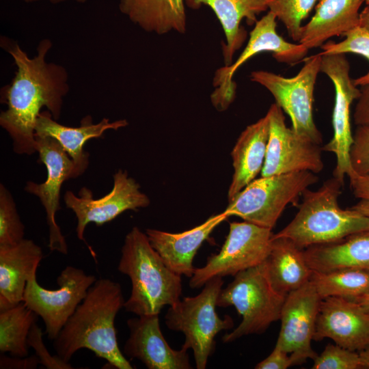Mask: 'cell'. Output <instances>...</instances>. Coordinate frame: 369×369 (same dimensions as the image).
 Listing matches in <instances>:
<instances>
[{"label":"cell","mask_w":369,"mask_h":369,"mask_svg":"<svg viewBox=\"0 0 369 369\" xmlns=\"http://www.w3.org/2000/svg\"><path fill=\"white\" fill-rule=\"evenodd\" d=\"M227 218L222 212L182 232L170 233L149 228L146 234L152 247L172 271L191 278L195 269L193 260L198 249L214 229Z\"/></svg>","instance_id":"19"},{"label":"cell","mask_w":369,"mask_h":369,"mask_svg":"<svg viewBox=\"0 0 369 369\" xmlns=\"http://www.w3.org/2000/svg\"><path fill=\"white\" fill-rule=\"evenodd\" d=\"M129 337L124 353L149 369H191L187 351L171 348L159 325V314L138 316L127 320Z\"/></svg>","instance_id":"18"},{"label":"cell","mask_w":369,"mask_h":369,"mask_svg":"<svg viewBox=\"0 0 369 369\" xmlns=\"http://www.w3.org/2000/svg\"><path fill=\"white\" fill-rule=\"evenodd\" d=\"M318 180L309 171L261 176L229 200L223 213L272 230L287 205L296 204L299 196Z\"/></svg>","instance_id":"7"},{"label":"cell","mask_w":369,"mask_h":369,"mask_svg":"<svg viewBox=\"0 0 369 369\" xmlns=\"http://www.w3.org/2000/svg\"><path fill=\"white\" fill-rule=\"evenodd\" d=\"M42 257L41 247L30 239L0 245V311L23 301L27 283L36 275Z\"/></svg>","instance_id":"20"},{"label":"cell","mask_w":369,"mask_h":369,"mask_svg":"<svg viewBox=\"0 0 369 369\" xmlns=\"http://www.w3.org/2000/svg\"><path fill=\"white\" fill-rule=\"evenodd\" d=\"M118 270L129 277L132 289L124 308L137 316L159 314L182 295L181 275L172 271L137 227L126 234Z\"/></svg>","instance_id":"3"},{"label":"cell","mask_w":369,"mask_h":369,"mask_svg":"<svg viewBox=\"0 0 369 369\" xmlns=\"http://www.w3.org/2000/svg\"><path fill=\"white\" fill-rule=\"evenodd\" d=\"M265 263L273 287L284 295L309 282L312 274L305 261L304 249L286 237L272 236Z\"/></svg>","instance_id":"26"},{"label":"cell","mask_w":369,"mask_h":369,"mask_svg":"<svg viewBox=\"0 0 369 369\" xmlns=\"http://www.w3.org/2000/svg\"><path fill=\"white\" fill-rule=\"evenodd\" d=\"M366 5L359 14V26L369 32V0H366Z\"/></svg>","instance_id":"40"},{"label":"cell","mask_w":369,"mask_h":369,"mask_svg":"<svg viewBox=\"0 0 369 369\" xmlns=\"http://www.w3.org/2000/svg\"><path fill=\"white\" fill-rule=\"evenodd\" d=\"M348 177L354 195L360 200H369V174L359 175L354 172Z\"/></svg>","instance_id":"38"},{"label":"cell","mask_w":369,"mask_h":369,"mask_svg":"<svg viewBox=\"0 0 369 369\" xmlns=\"http://www.w3.org/2000/svg\"><path fill=\"white\" fill-rule=\"evenodd\" d=\"M366 0H320L310 20L301 28L299 43L309 50L359 26V9Z\"/></svg>","instance_id":"23"},{"label":"cell","mask_w":369,"mask_h":369,"mask_svg":"<svg viewBox=\"0 0 369 369\" xmlns=\"http://www.w3.org/2000/svg\"><path fill=\"white\" fill-rule=\"evenodd\" d=\"M317 0H271L269 9L286 27L288 36L299 41L302 22L310 14Z\"/></svg>","instance_id":"30"},{"label":"cell","mask_w":369,"mask_h":369,"mask_svg":"<svg viewBox=\"0 0 369 369\" xmlns=\"http://www.w3.org/2000/svg\"><path fill=\"white\" fill-rule=\"evenodd\" d=\"M113 178L111 191L98 199H94L92 191L85 187L79 190V196L71 191L65 193L66 206L77 219L76 232L79 240L85 241L84 232L88 223L100 226L126 210H137L150 204L148 197L141 191L139 184L126 171L119 169Z\"/></svg>","instance_id":"13"},{"label":"cell","mask_w":369,"mask_h":369,"mask_svg":"<svg viewBox=\"0 0 369 369\" xmlns=\"http://www.w3.org/2000/svg\"><path fill=\"white\" fill-rule=\"evenodd\" d=\"M310 281L321 299L336 297L357 301L369 294V270L343 269L329 272L312 271Z\"/></svg>","instance_id":"28"},{"label":"cell","mask_w":369,"mask_h":369,"mask_svg":"<svg viewBox=\"0 0 369 369\" xmlns=\"http://www.w3.org/2000/svg\"><path fill=\"white\" fill-rule=\"evenodd\" d=\"M269 137L266 115L241 133L231 152L234 173L228 192V201L253 181L264 166Z\"/></svg>","instance_id":"24"},{"label":"cell","mask_w":369,"mask_h":369,"mask_svg":"<svg viewBox=\"0 0 369 369\" xmlns=\"http://www.w3.org/2000/svg\"><path fill=\"white\" fill-rule=\"evenodd\" d=\"M321 300L310 280L286 297L275 345L290 354L292 366L314 360L318 355L311 343Z\"/></svg>","instance_id":"16"},{"label":"cell","mask_w":369,"mask_h":369,"mask_svg":"<svg viewBox=\"0 0 369 369\" xmlns=\"http://www.w3.org/2000/svg\"><path fill=\"white\" fill-rule=\"evenodd\" d=\"M40 161L47 171L46 180L42 183L27 182L25 190L37 196L43 205L49 228L48 247L51 251L68 254V245L59 226L55 221V213L61 208V187L64 181L79 176L75 165L59 142L49 136L35 137Z\"/></svg>","instance_id":"15"},{"label":"cell","mask_w":369,"mask_h":369,"mask_svg":"<svg viewBox=\"0 0 369 369\" xmlns=\"http://www.w3.org/2000/svg\"><path fill=\"white\" fill-rule=\"evenodd\" d=\"M269 137L261 176L309 171L314 174L324 168L322 148L297 135L285 122L282 109L273 103L266 114Z\"/></svg>","instance_id":"14"},{"label":"cell","mask_w":369,"mask_h":369,"mask_svg":"<svg viewBox=\"0 0 369 369\" xmlns=\"http://www.w3.org/2000/svg\"><path fill=\"white\" fill-rule=\"evenodd\" d=\"M5 39L1 38V46L17 70L1 90V101L8 108L0 114V125L12 138L14 152L30 155L37 152L35 126L41 109L46 107L55 120L60 116L63 97L69 91L68 73L62 66L46 62L51 40L40 41L37 55L30 58L16 42Z\"/></svg>","instance_id":"1"},{"label":"cell","mask_w":369,"mask_h":369,"mask_svg":"<svg viewBox=\"0 0 369 369\" xmlns=\"http://www.w3.org/2000/svg\"><path fill=\"white\" fill-rule=\"evenodd\" d=\"M271 229L244 221L230 223L229 233L218 254L207 259L206 264L195 268L189 286L197 288L210 279L238 273L264 262L270 252Z\"/></svg>","instance_id":"9"},{"label":"cell","mask_w":369,"mask_h":369,"mask_svg":"<svg viewBox=\"0 0 369 369\" xmlns=\"http://www.w3.org/2000/svg\"><path fill=\"white\" fill-rule=\"evenodd\" d=\"M23 1L26 3H31V2L37 1L40 0H23ZM49 1L53 3H60V2L68 1V0H49ZM72 1H75L79 3H85L87 1V0H72Z\"/></svg>","instance_id":"44"},{"label":"cell","mask_w":369,"mask_h":369,"mask_svg":"<svg viewBox=\"0 0 369 369\" xmlns=\"http://www.w3.org/2000/svg\"><path fill=\"white\" fill-rule=\"evenodd\" d=\"M292 366L290 354L275 346L270 355L255 366L256 369H286Z\"/></svg>","instance_id":"36"},{"label":"cell","mask_w":369,"mask_h":369,"mask_svg":"<svg viewBox=\"0 0 369 369\" xmlns=\"http://www.w3.org/2000/svg\"><path fill=\"white\" fill-rule=\"evenodd\" d=\"M96 280L81 269L67 266L57 278L59 288L49 290L39 285L36 275L27 283L23 302L42 318L44 333L54 340Z\"/></svg>","instance_id":"11"},{"label":"cell","mask_w":369,"mask_h":369,"mask_svg":"<svg viewBox=\"0 0 369 369\" xmlns=\"http://www.w3.org/2000/svg\"><path fill=\"white\" fill-rule=\"evenodd\" d=\"M312 369L362 368L359 353L338 344H328L320 355L314 359Z\"/></svg>","instance_id":"33"},{"label":"cell","mask_w":369,"mask_h":369,"mask_svg":"<svg viewBox=\"0 0 369 369\" xmlns=\"http://www.w3.org/2000/svg\"><path fill=\"white\" fill-rule=\"evenodd\" d=\"M320 72L332 81L335 88V103L332 114L333 135L329 143L321 147L323 151L336 156V166L333 176L344 183V177L354 171L349 159L353 143L350 122V109L354 100L360 95V89L350 76V64L344 53L321 55Z\"/></svg>","instance_id":"12"},{"label":"cell","mask_w":369,"mask_h":369,"mask_svg":"<svg viewBox=\"0 0 369 369\" xmlns=\"http://www.w3.org/2000/svg\"><path fill=\"white\" fill-rule=\"evenodd\" d=\"M305 261L312 271L343 269L369 270V230L351 234L336 241L304 249Z\"/></svg>","instance_id":"25"},{"label":"cell","mask_w":369,"mask_h":369,"mask_svg":"<svg viewBox=\"0 0 369 369\" xmlns=\"http://www.w3.org/2000/svg\"><path fill=\"white\" fill-rule=\"evenodd\" d=\"M358 302L366 312L369 313V294L359 299Z\"/></svg>","instance_id":"43"},{"label":"cell","mask_w":369,"mask_h":369,"mask_svg":"<svg viewBox=\"0 0 369 369\" xmlns=\"http://www.w3.org/2000/svg\"><path fill=\"white\" fill-rule=\"evenodd\" d=\"M124 303L119 283L97 279L54 340L56 355L69 362L77 351L87 348L114 368H133L119 348L114 325Z\"/></svg>","instance_id":"2"},{"label":"cell","mask_w":369,"mask_h":369,"mask_svg":"<svg viewBox=\"0 0 369 369\" xmlns=\"http://www.w3.org/2000/svg\"><path fill=\"white\" fill-rule=\"evenodd\" d=\"M286 297L273 287L265 261L238 273L221 289L217 305L234 306L242 321L232 331L226 333L222 341L231 342L245 336L265 332L272 323L279 320Z\"/></svg>","instance_id":"5"},{"label":"cell","mask_w":369,"mask_h":369,"mask_svg":"<svg viewBox=\"0 0 369 369\" xmlns=\"http://www.w3.org/2000/svg\"><path fill=\"white\" fill-rule=\"evenodd\" d=\"M1 357V368H36L40 364L36 356L31 357Z\"/></svg>","instance_id":"39"},{"label":"cell","mask_w":369,"mask_h":369,"mask_svg":"<svg viewBox=\"0 0 369 369\" xmlns=\"http://www.w3.org/2000/svg\"><path fill=\"white\" fill-rule=\"evenodd\" d=\"M353 119L357 126H369V83L361 86Z\"/></svg>","instance_id":"37"},{"label":"cell","mask_w":369,"mask_h":369,"mask_svg":"<svg viewBox=\"0 0 369 369\" xmlns=\"http://www.w3.org/2000/svg\"><path fill=\"white\" fill-rule=\"evenodd\" d=\"M38 317L23 301L0 311V351L12 357H27L28 335Z\"/></svg>","instance_id":"29"},{"label":"cell","mask_w":369,"mask_h":369,"mask_svg":"<svg viewBox=\"0 0 369 369\" xmlns=\"http://www.w3.org/2000/svg\"><path fill=\"white\" fill-rule=\"evenodd\" d=\"M349 159L355 174H369V126H357L353 136Z\"/></svg>","instance_id":"34"},{"label":"cell","mask_w":369,"mask_h":369,"mask_svg":"<svg viewBox=\"0 0 369 369\" xmlns=\"http://www.w3.org/2000/svg\"><path fill=\"white\" fill-rule=\"evenodd\" d=\"M362 368L369 369V344L359 352Z\"/></svg>","instance_id":"42"},{"label":"cell","mask_w":369,"mask_h":369,"mask_svg":"<svg viewBox=\"0 0 369 369\" xmlns=\"http://www.w3.org/2000/svg\"><path fill=\"white\" fill-rule=\"evenodd\" d=\"M276 16L269 11L255 23L249 41L236 60L216 70L213 79L215 90L210 96V100L218 111H225L234 101L236 88L233 80L234 74L253 56L262 52H270L278 62L288 64H295L305 58L309 49L300 43L289 42L279 36L276 31Z\"/></svg>","instance_id":"10"},{"label":"cell","mask_w":369,"mask_h":369,"mask_svg":"<svg viewBox=\"0 0 369 369\" xmlns=\"http://www.w3.org/2000/svg\"><path fill=\"white\" fill-rule=\"evenodd\" d=\"M271 0H184V3L191 9H198L202 5L210 8L219 19L226 36V43H222V52L225 66L232 63L236 51L247 38V31L241 25L246 19L248 25L255 24L257 16L269 9Z\"/></svg>","instance_id":"22"},{"label":"cell","mask_w":369,"mask_h":369,"mask_svg":"<svg viewBox=\"0 0 369 369\" xmlns=\"http://www.w3.org/2000/svg\"><path fill=\"white\" fill-rule=\"evenodd\" d=\"M223 284L222 277L210 279L197 295L180 299L169 306L165 315V323L169 329L184 333L185 340L182 348L192 349L197 369L206 368L218 333L234 325L230 316L221 318L216 312Z\"/></svg>","instance_id":"6"},{"label":"cell","mask_w":369,"mask_h":369,"mask_svg":"<svg viewBox=\"0 0 369 369\" xmlns=\"http://www.w3.org/2000/svg\"><path fill=\"white\" fill-rule=\"evenodd\" d=\"M303 62V67L293 77L256 70L251 73L250 79L271 92L275 103L290 118L291 128L297 135L320 145L323 136L314 121L313 102L321 55L318 53L304 58Z\"/></svg>","instance_id":"8"},{"label":"cell","mask_w":369,"mask_h":369,"mask_svg":"<svg viewBox=\"0 0 369 369\" xmlns=\"http://www.w3.org/2000/svg\"><path fill=\"white\" fill-rule=\"evenodd\" d=\"M345 38L339 42L328 41L321 46L322 52L319 53H354L363 56L369 62V32L359 26L346 32ZM356 86H362L369 83V70L365 74L353 79Z\"/></svg>","instance_id":"31"},{"label":"cell","mask_w":369,"mask_h":369,"mask_svg":"<svg viewBox=\"0 0 369 369\" xmlns=\"http://www.w3.org/2000/svg\"><path fill=\"white\" fill-rule=\"evenodd\" d=\"M351 208L369 217V200H360L359 202L353 206Z\"/></svg>","instance_id":"41"},{"label":"cell","mask_w":369,"mask_h":369,"mask_svg":"<svg viewBox=\"0 0 369 369\" xmlns=\"http://www.w3.org/2000/svg\"><path fill=\"white\" fill-rule=\"evenodd\" d=\"M127 124L126 120L110 122L108 118L94 124L92 117L87 115L81 120L79 126L70 127L60 124L49 111H44L37 118L35 137L49 136L56 139L72 159L81 176L89 165V154L83 150L85 144L90 139L102 137L107 130L116 131Z\"/></svg>","instance_id":"21"},{"label":"cell","mask_w":369,"mask_h":369,"mask_svg":"<svg viewBox=\"0 0 369 369\" xmlns=\"http://www.w3.org/2000/svg\"><path fill=\"white\" fill-rule=\"evenodd\" d=\"M120 12L146 31L184 33V0H120Z\"/></svg>","instance_id":"27"},{"label":"cell","mask_w":369,"mask_h":369,"mask_svg":"<svg viewBox=\"0 0 369 369\" xmlns=\"http://www.w3.org/2000/svg\"><path fill=\"white\" fill-rule=\"evenodd\" d=\"M25 226L14 200L6 187L0 184V245H15L24 238Z\"/></svg>","instance_id":"32"},{"label":"cell","mask_w":369,"mask_h":369,"mask_svg":"<svg viewBox=\"0 0 369 369\" xmlns=\"http://www.w3.org/2000/svg\"><path fill=\"white\" fill-rule=\"evenodd\" d=\"M343 185L333 176L316 191L305 189L295 217L273 235L288 238L304 249L369 230V217L352 208L340 207L338 198Z\"/></svg>","instance_id":"4"},{"label":"cell","mask_w":369,"mask_h":369,"mask_svg":"<svg viewBox=\"0 0 369 369\" xmlns=\"http://www.w3.org/2000/svg\"><path fill=\"white\" fill-rule=\"evenodd\" d=\"M42 335L41 329L36 323L31 327L27 338V344L34 349L40 364L47 369H72L69 362L65 361L57 355L52 356L49 353L43 342Z\"/></svg>","instance_id":"35"},{"label":"cell","mask_w":369,"mask_h":369,"mask_svg":"<svg viewBox=\"0 0 369 369\" xmlns=\"http://www.w3.org/2000/svg\"><path fill=\"white\" fill-rule=\"evenodd\" d=\"M324 338L359 353L369 344V313L355 301L336 297L322 299L313 340Z\"/></svg>","instance_id":"17"}]
</instances>
